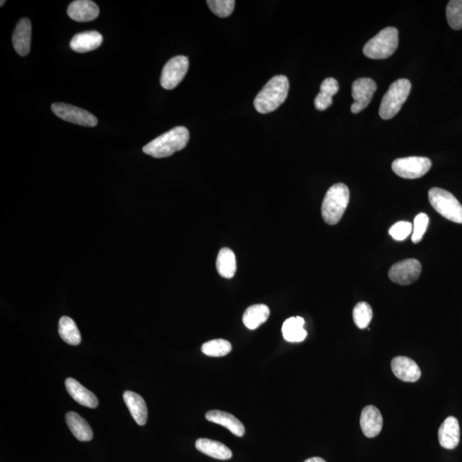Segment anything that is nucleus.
Here are the masks:
<instances>
[{"label": "nucleus", "instance_id": "nucleus-1", "mask_svg": "<svg viewBox=\"0 0 462 462\" xmlns=\"http://www.w3.org/2000/svg\"><path fill=\"white\" fill-rule=\"evenodd\" d=\"M190 138L188 129L179 126L153 140L143 148V152L156 159L169 157L183 150L190 141Z\"/></svg>", "mask_w": 462, "mask_h": 462}, {"label": "nucleus", "instance_id": "nucleus-2", "mask_svg": "<svg viewBox=\"0 0 462 462\" xmlns=\"http://www.w3.org/2000/svg\"><path fill=\"white\" fill-rule=\"evenodd\" d=\"M289 89V82L285 76L272 77L255 98V109L261 114L272 113L285 102Z\"/></svg>", "mask_w": 462, "mask_h": 462}, {"label": "nucleus", "instance_id": "nucleus-3", "mask_svg": "<svg viewBox=\"0 0 462 462\" xmlns=\"http://www.w3.org/2000/svg\"><path fill=\"white\" fill-rule=\"evenodd\" d=\"M349 202V190L344 184H337L329 188L322 203L321 213L324 221L335 226L344 216Z\"/></svg>", "mask_w": 462, "mask_h": 462}, {"label": "nucleus", "instance_id": "nucleus-4", "mask_svg": "<svg viewBox=\"0 0 462 462\" xmlns=\"http://www.w3.org/2000/svg\"><path fill=\"white\" fill-rule=\"evenodd\" d=\"M411 82L408 79H399L392 83L381 101L380 115L384 120L393 118L407 100L411 91Z\"/></svg>", "mask_w": 462, "mask_h": 462}, {"label": "nucleus", "instance_id": "nucleus-5", "mask_svg": "<svg viewBox=\"0 0 462 462\" xmlns=\"http://www.w3.org/2000/svg\"><path fill=\"white\" fill-rule=\"evenodd\" d=\"M398 47V30L388 27L371 38L363 48L364 54L371 59L390 58Z\"/></svg>", "mask_w": 462, "mask_h": 462}, {"label": "nucleus", "instance_id": "nucleus-6", "mask_svg": "<svg viewBox=\"0 0 462 462\" xmlns=\"http://www.w3.org/2000/svg\"><path fill=\"white\" fill-rule=\"evenodd\" d=\"M428 196L430 205L439 214L454 223H462V206L451 192L443 188H432Z\"/></svg>", "mask_w": 462, "mask_h": 462}, {"label": "nucleus", "instance_id": "nucleus-7", "mask_svg": "<svg viewBox=\"0 0 462 462\" xmlns=\"http://www.w3.org/2000/svg\"><path fill=\"white\" fill-rule=\"evenodd\" d=\"M432 161L426 157H408L397 159L392 163V170L397 176L406 179H416L428 173Z\"/></svg>", "mask_w": 462, "mask_h": 462}, {"label": "nucleus", "instance_id": "nucleus-8", "mask_svg": "<svg viewBox=\"0 0 462 462\" xmlns=\"http://www.w3.org/2000/svg\"><path fill=\"white\" fill-rule=\"evenodd\" d=\"M190 68V61L185 56H177L166 63L160 77L161 86L171 90L178 86Z\"/></svg>", "mask_w": 462, "mask_h": 462}, {"label": "nucleus", "instance_id": "nucleus-9", "mask_svg": "<svg viewBox=\"0 0 462 462\" xmlns=\"http://www.w3.org/2000/svg\"><path fill=\"white\" fill-rule=\"evenodd\" d=\"M52 111L59 118L66 122H72L85 127H94L98 124L96 116L82 108L66 103H54L52 104Z\"/></svg>", "mask_w": 462, "mask_h": 462}, {"label": "nucleus", "instance_id": "nucleus-10", "mask_svg": "<svg viewBox=\"0 0 462 462\" xmlns=\"http://www.w3.org/2000/svg\"><path fill=\"white\" fill-rule=\"evenodd\" d=\"M421 270V262L415 258H407L392 265L388 278L397 285H408L417 281Z\"/></svg>", "mask_w": 462, "mask_h": 462}, {"label": "nucleus", "instance_id": "nucleus-11", "mask_svg": "<svg viewBox=\"0 0 462 462\" xmlns=\"http://www.w3.org/2000/svg\"><path fill=\"white\" fill-rule=\"evenodd\" d=\"M376 90L377 84L373 79L359 78L355 80L352 86V113L357 114L365 109L372 100Z\"/></svg>", "mask_w": 462, "mask_h": 462}, {"label": "nucleus", "instance_id": "nucleus-12", "mask_svg": "<svg viewBox=\"0 0 462 462\" xmlns=\"http://www.w3.org/2000/svg\"><path fill=\"white\" fill-rule=\"evenodd\" d=\"M392 372L397 379L408 383H415L421 376L417 363L405 356L395 357L391 362Z\"/></svg>", "mask_w": 462, "mask_h": 462}, {"label": "nucleus", "instance_id": "nucleus-13", "mask_svg": "<svg viewBox=\"0 0 462 462\" xmlns=\"http://www.w3.org/2000/svg\"><path fill=\"white\" fill-rule=\"evenodd\" d=\"M360 423L364 435L373 439L382 430L384 421L379 409L370 405L363 409Z\"/></svg>", "mask_w": 462, "mask_h": 462}, {"label": "nucleus", "instance_id": "nucleus-14", "mask_svg": "<svg viewBox=\"0 0 462 462\" xmlns=\"http://www.w3.org/2000/svg\"><path fill=\"white\" fill-rule=\"evenodd\" d=\"M439 440L444 449H456L460 443V425L456 417L450 416L443 422L439 430Z\"/></svg>", "mask_w": 462, "mask_h": 462}, {"label": "nucleus", "instance_id": "nucleus-15", "mask_svg": "<svg viewBox=\"0 0 462 462\" xmlns=\"http://www.w3.org/2000/svg\"><path fill=\"white\" fill-rule=\"evenodd\" d=\"M32 37V25L28 19H22L17 23L12 34V42L16 52L22 57L30 54Z\"/></svg>", "mask_w": 462, "mask_h": 462}, {"label": "nucleus", "instance_id": "nucleus-16", "mask_svg": "<svg viewBox=\"0 0 462 462\" xmlns=\"http://www.w3.org/2000/svg\"><path fill=\"white\" fill-rule=\"evenodd\" d=\"M68 16L76 22H91L100 15L99 7L90 0H76L68 7Z\"/></svg>", "mask_w": 462, "mask_h": 462}, {"label": "nucleus", "instance_id": "nucleus-17", "mask_svg": "<svg viewBox=\"0 0 462 462\" xmlns=\"http://www.w3.org/2000/svg\"><path fill=\"white\" fill-rule=\"evenodd\" d=\"M65 386L68 393L79 404L89 408H96L99 405L96 395L72 377L66 380Z\"/></svg>", "mask_w": 462, "mask_h": 462}, {"label": "nucleus", "instance_id": "nucleus-18", "mask_svg": "<svg viewBox=\"0 0 462 462\" xmlns=\"http://www.w3.org/2000/svg\"><path fill=\"white\" fill-rule=\"evenodd\" d=\"M103 37L97 31H87L76 34L71 41V48L76 52L84 54L96 50L102 44Z\"/></svg>", "mask_w": 462, "mask_h": 462}, {"label": "nucleus", "instance_id": "nucleus-19", "mask_svg": "<svg viewBox=\"0 0 462 462\" xmlns=\"http://www.w3.org/2000/svg\"><path fill=\"white\" fill-rule=\"evenodd\" d=\"M206 419L210 422L226 427L234 436L240 437L244 436L245 427L243 423L229 412L219 410L209 411L206 412Z\"/></svg>", "mask_w": 462, "mask_h": 462}, {"label": "nucleus", "instance_id": "nucleus-20", "mask_svg": "<svg viewBox=\"0 0 462 462\" xmlns=\"http://www.w3.org/2000/svg\"><path fill=\"white\" fill-rule=\"evenodd\" d=\"M124 400L133 419L139 426H144L148 421V411L144 399L133 391H125Z\"/></svg>", "mask_w": 462, "mask_h": 462}, {"label": "nucleus", "instance_id": "nucleus-21", "mask_svg": "<svg viewBox=\"0 0 462 462\" xmlns=\"http://www.w3.org/2000/svg\"><path fill=\"white\" fill-rule=\"evenodd\" d=\"M195 447L201 453L214 458V459L230 460L232 457V451L218 441L199 439L196 441Z\"/></svg>", "mask_w": 462, "mask_h": 462}, {"label": "nucleus", "instance_id": "nucleus-22", "mask_svg": "<svg viewBox=\"0 0 462 462\" xmlns=\"http://www.w3.org/2000/svg\"><path fill=\"white\" fill-rule=\"evenodd\" d=\"M66 422L73 435L82 442H89L93 439L94 432L89 424L75 412H69L66 415Z\"/></svg>", "mask_w": 462, "mask_h": 462}, {"label": "nucleus", "instance_id": "nucleus-23", "mask_svg": "<svg viewBox=\"0 0 462 462\" xmlns=\"http://www.w3.org/2000/svg\"><path fill=\"white\" fill-rule=\"evenodd\" d=\"M339 90V84L337 80L329 77L322 82L320 93L315 98L314 106L318 111L328 109L333 103L332 97L337 94Z\"/></svg>", "mask_w": 462, "mask_h": 462}, {"label": "nucleus", "instance_id": "nucleus-24", "mask_svg": "<svg viewBox=\"0 0 462 462\" xmlns=\"http://www.w3.org/2000/svg\"><path fill=\"white\" fill-rule=\"evenodd\" d=\"M305 320L302 317L288 318L283 324V338L287 342H300L305 340L307 332L304 330Z\"/></svg>", "mask_w": 462, "mask_h": 462}, {"label": "nucleus", "instance_id": "nucleus-25", "mask_svg": "<svg viewBox=\"0 0 462 462\" xmlns=\"http://www.w3.org/2000/svg\"><path fill=\"white\" fill-rule=\"evenodd\" d=\"M269 316V307L264 304H257L247 308L243 314V321L245 327L250 330H256L267 322Z\"/></svg>", "mask_w": 462, "mask_h": 462}, {"label": "nucleus", "instance_id": "nucleus-26", "mask_svg": "<svg viewBox=\"0 0 462 462\" xmlns=\"http://www.w3.org/2000/svg\"><path fill=\"white\" fill-rule=\"evenodd\" d=\"M216 267L219 275L226 278H232L236 272V255L228 248L219 251L217 258Z\"/></svg>", "mask_w": 462, "mask_h": 462}, {"label": "nucleus", "instance_id": "nucleus-27", "mask_svg": "<svg viewBox=\"0 0 462 462\" xmlns=\"http://www.w3.org/2000/svg\"><path fill=\"white\" fill-rule=\"evenodd\" d=\"M59 335L66 344L73 346L78 345L82 341L80 331L75 321L69 317H62L59 321Z\"/></svg>", "mask_w": 462, "mask_h": 462}, {"label": "nucleus", "instance_id": "nucleus-28", "mask_svg": "<svg viewBox=\"0 0 462 462\" xmlns=\"http://www.w3.org/2000/svg\"><path fill=\"white\" fill-rule=\"evenodd\" d=\"M232 350L230 342L223 339H215L206 342L202 345L201 351L206 355L211 357H222L228 355Z\"/></svg>", "mask_w": 462, "mask_h": 462}, {"label": "nucleus", "instance_id": "nucleus-29", "mask_svg": "<svg viewBox=\"0 0 462 462\" xmlns=\"http://www.w3.org/2000/svg\"><path fill=\"white\" fill-rule=\"evenodd\" d=\"M373 309L368 303L365 302H359L353 308V322L359 329H366L372 321Z\"/></svg>", "mask_w": 462, "mask_h": 462}, {"label": "nucleus", "instance_id": "nucleus-30", "mask_svg": "<svg viewBox=\"0 0 462 462\" xmlns=\"http://www.w3.org/2000/svg\"><path fill=\"white\" fill-rule=\"evenodd\" d=\"M448 23L451 29H462V0H452L448 3L446 8Z\"/></svg>", "mask_w": 462, "mask_h": 462}, {"label": "nucleus", "instance_id": "nucleus-31", "mask_svg": "<svg viewBox=\"0 0 462 462\" xmlns=\"http://www.w3.org/2000/svg\"><path fill=\"white\" fill-rule=\"evenodd\" d=\"M206 3L212 12L222 19L230 16L236 6L234 0H208Z\"/></svg>", "mask_w": 462, "mask_h": 462}, {"label": "nucleus", "instance_id": "nucleus-32", "mask_svg": "<svg viewBox=\"0 0 462 462\" xmlns=\"http://www.w3.org/2000/svg\"><path fill=\"white\" fill-rule=\"evenodd\" d=\"M429 225V217L426 213H419L415 217L414 229H412V241L414 243H419L425 234Z\"/></svg>", "mask_w": 462, "mask_h": 462}, {"label": "nucleus", "instance_id": "nucleus-33", "mask_svg": "<svg viewBox=\"0 0 462 462\" xmlns=\"http://www.w3.org/2000/svg\"><path fill=\"white\" fill-rule=\"evenodd\" d=\"M412 223L401 221L395 223L390 230H388V233H390L393 239L401 241L407 239V237L412 233Z\"/></svg>", "mask_w": 462, "mask_h": 462}, {"label": "nucleus", "instance_id": "nucleus-34", "mask_svg": "<svg viewBox=\"0 0 462 462\" xmlns=\"http://www.w3.org/2000/svg\"><path fill=\"white\" fill-rule=\"evenodd\" d=\"M304 462H327V461H325L324 459H322V458L320 457H311Z\"/></svg>", "mask_w": 462, "mask_h": 462}, {"label": "nucleus", "instance_id": "nucleus-35", "mask_svg": "<svg viewBox=\"0 0 462 462\" xmlns=\"http://www.w3.org/2000/svg\"><path fill=\"white\" fill-rule=\"evenodd\" d=\"M5 3H6V1H1V6H3V5H5Z\"/></svg>", "mask_w": 462, "mask_h": 462}]
</instances>
